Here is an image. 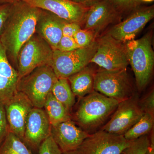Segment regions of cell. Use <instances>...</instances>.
Instances as JSON below:
<instances>
[{"label":"cell","mask_w":154,"mask_h":154,"mask_svg":"<svg viewBox=\"0 0 154 154\" xmlns=\"http://www.w3.org/2000/svg\"><path fill=\"white\" fill-rule=\"evenodd\" d=\"M97 47L95 40L89 46L72 51L53 50L51 67L58 79H68L88 65Z\"/></svg>","instance_id":"7"},{"label":"cell","mask_w":154,"mask_h":154,"mask_svg":"<svg viewBox=\"0 0 154 154\" xmlns=\"http://www.w3.org/2000/svg\"><path fill=\"white\" fill-rule=\"evenodd\" d=\"M51 135L63 153L77 150L89 134L69 120L51 127Z\"/></svg>","instance_id":"16"},{"label":"cell","mask_w":154,"mask_h":154,"mask_svg":"<svg viewBox=\"0 0 154 154\" xmlns=\"http://www.w3.org/2000/svg\"><path fill=\"white\" fill-rule=\"evenodd\" d=\"M119 15L129 14L140 7V0H108Z\"/></svg>","instance_id":"25"},{"label":"cell","mask_w":154,"mask_h":154,"mask_svg":"<svg viewBox=\"0 0 154 154\" xmlns=\"http://www.w3.org/2000/svg\"><path fill=\"white\" fill-rule=\"evenodd\" d=\"M136 94L119 102L112 117L102 128V130L113 134L124 135L143 116Z\"/></svg>","instance_id":"9"},{"label":"cell","mask_w":154,"mask_h":154,"mask_svg":"<svg viewBox=\"0 0 154 154\" xmlns=\"http://www.w3.org/2000/svg\"><path fill=\"white\" fill-rule=\"evenodd\" d=\"M154 116L144 113L139 120L123 135L127 140L131 141L150 133L153 130Z\"/></svg>","instance_id":"22"},{"label":"cell","mask_w":154,"mask_h":154,"mask_svg":"<svg viewBox=\"0 0 154 154\" xmlns=\"http://www.w3.org/2000/svg\"><path fill=\"white\" fill-rule=\"evenodd\" d=\"M62 154H79L77 150L62 153Z\"/></svg>","instance_id":"36"},{"label":"cell","mask_w":154,"mask_h":154,"mask_svg":"<svg viewBox=\"0 0 154 154\" xmlns=\"http://www.w3.org/2000/svg\"><path fill=\"white\" fill-rule=\"evenodd\" d=\"M53 54V49L50 45L34 33L19 50L17 69L19 79L38 67L51 66Z\"/></svg>","instance_id":"5"},{"label":"cell","mask_w":154,"mask_h":154,"mask_svg":"<svg viewBox=\"0 0 154 154\" xmlns=\"http://www.w3.org/2000/svg\"><path fill=\"white\" fill-rule=\"evenodd\" d=\"M81 29H82V25L79 23L67 22L63 28V35L73 37L75 34Z\"/></svg>","instance_id":"32"},{"label":"cell","mask_w":154,"mask_h":154,"mask_svg":"<svg viewBox=\"0 0 154 154\" xmlns=\"http://www.w3.org/2000/svg\"><path fill=\"white\" fill-rule=\"evenodd\" d=\"M43 108L51 127L71 120L70 113L61 103L56 99L51 92L48 96Z\"/></svg>","instance_id":"20"},{"label":"cell","mask_w":154,"mask_h":154,"mask_svg":"<svg viewBox=\"0 0 154 154\" xmlns=\"http://www.w3.org/2000/svg\"><path fill=\"white\" fill-rule=\"evenodd\" d=\"M9 132L4 103L0 102V144Z\"/></svg>","instance_id":"30"},{"label":"cell","mask_w":154,"mask_h":154,"mask_svg":"<svg viewBox=\"0 0 154 154\" xmlns=\"http://www.w3.org/2000/svg\"><path fill=\"white\" fill-rule=\"evenodd\" d=\"M67 22L49 11L41 10L36 22L35 33L56 49L63 35V28Z\"/></svg>","instance_id":"17"},{"label":"cell","mask_w":154,"mask_h":154,"mask_svg":"<svg viewBox=\"0 0 154 154\" xmlns=\"http://www.w3.org/2000/svg\"><path fill=\"white\" fill-rule=\"evenodd\" d=\"M125 45L128 60L134 73L137 86L142 91L149 83L153 71L152 34L146 33L139 39L128 42Z\"/></svg>","instance_id":"2"},{"label":"cell","mask_w":154,"mask_h":154,"mask_svg":"<svg viewBox=\"0 0 154 154\" xmlns=\"http://www.w3.org/2000/svg\"><path fill=\"white\" fill-rule=\"evenodd\" d=\"M81 99L75 118L80 126L87 130L101 125L120 102L95 91Z\"/></svg>","instance_id":"3"},{"label":"cell","mask_w":154,"mask_h":154,"mask_svg":"<svg viewBox=\"0 0 154 154\" xmlns=\"http://www.w3.org/2000/svg\"><path fill=\"white\" fill-rule=\"evenodd\" d=\"M51 126L45 111L33 107L28 115L23 141L34 149L51 134Z\"/></svg>","instance_id":"14"},{"label":"cell","mask_w":154,"mask_h":154,"mask_svg":"<svg viewBox=\"0 0 154 154\" xmlns=\"http://www.w3.org/2000/svg\"><path fill=\"white\" fill-rule=\"evenodd\" d=\"M19 80L18 72L10 63L0 41V102L4 104L17 93Z\"/></svg>","instance_id":"18"},{"label":"cell","mask_w":154,"mask_h":154,"mask_svg":"<svg viewBox=\"0 0 154 154\" xmlns=\"http://www.w3.org/2000/svg\"><path fill=\"white\" fill-rule=\"evenodd\" d=\"M19 1V0H0V4H6V3L12 4Z\"/></svg>","instance_id":"35"},{"label":"cell","mask_w":154,"mask_h":154,"mask_svg":"<svg viewBox=\"0 0 154 154\" xmlns=\"http://www.w3.org/2000/svg\"><path fill=\"white\" fill-rule=\"evenodd\" d=\"M150 135L149 145L146 154H154V134L153 130L150 133Z\"/></svg>","instance_id":"34"},{"label":"cell","mask_w":154,"mask_h":154,"mask_svg":"<svg viewBox=\"0 0 154 154\" xmlns=\"http://www.w3.org/2000/svg\"><path fill=\"white\" fill-rule=\"evenodd\" d=\"M150 142V136H143L131 140L129 145L122 151L121 154H146Z\"/></svg>","instance_id":"24"},{"label":"cell","mask_w":154,"mask_h":154,"mask_svg":"<svg viewBox=\"0 0 154 154\" xmlns=\"http://www.w3.org/2000/svg\"><path fill=\"white\" fill-rule=\"evenodd\" d=\"M38 154H62V152L54 140L51 135L41 143Z\"/></svg>","instance_id":"27"},{"label":"cell","mask_w":154,"mask_h":154,"mask_svg":"<svg viewBox=\"0 0 154 154\" xmlns=\"http://www.w3.org/2000/svg\"><path fill=\"white\" fill-rule=\"evenodd\" d=\"M4 104L9 131L23 141L26 122L34 107L33 105L25 94L19 91Z\"/></svg>","instance_id":"12"},{"label":"cell","mask_w":154,"mask_h":154,"mask_svg":"<svg viewBox=\"0 0 154 154\" xmlns=\"http://www.w3.org/2000/svg\"><path fill=\"white\" fill-rule=\"evenodd\" d=\"M95 72L93 69L88 65L68 78L75 96L82 98L94 91Z\"/></svg>","instance_id":"19"},{"label":"cell","mask_w":154,"mask_h":154,"mask_svg":"<svg viewBox=\"0 0 154 154\" xmlns=\"http://www.w3.org/2000/svg\"><path fill=\"white\" fill-rule=\"evenodd\" d=\"M139 105L144 113L154 116V91L152 90L143 99L139 100Z\"/></svg>","instance_id":"28"},{"label":"cell","mask_w":154,"mask_h":154,"mask_svg":"<svg viewBox=\"0 0 154 154\" xmlns=\"http://www.w3.org/2000/svg\"><path fill=\"white\" fill-rule=\"evenodd\" d=\"M154 17L153 5L140 7L131 13L124 21L110 28L107 33L125 44L134 39Z\"/></svg>","instance_id":"11"},{"label":"cell","mask_w":154,"mask_h":154,"mask_svg":"<svg viewBox=\"0 0 154 154\" xmlns=\"http://www.w3.org/2000/svg\"><path fill=\"white\" fill-rule=\"evenodd\" d=\"M80 48L73 37L63 36L56 49L61 51H70Z\"/></svg>","instance_id":"29"},{"label":"cell","mask_w":154,"mask_h":154,"mask_svg":"<svg viewBox=\"0 0 154 154\" xmlns=\"http://www.w3.org/2000/svg\"><path fill=\"white\" fill-rule=\"evenodd\" d=\"M51 93L70 113L75 103V96L67 79H58L53 86Z\"/></svg>","instance_id":"21"},{"label":"cell","mask_w":154,"mask_h":154,"mask_svg":"<svg viewBox=\"0 0 154 154\" xmlns=\"http://www.w3.org/2000/svg\"><path fill=\"white\" fill-rule=\"evenodd\" d=\"M73 38L80 48L89 46L95 40V36L93 32L82 28L77 32Z\"/></svg>","instance_id":"26"},{"label":"cell","mask_w":154,"mask_h":154,"mask_svg":"<svg viewBox=\"0 0 154 154\" xmlns=\"http://www.w3.org/2000/svg\"><path fill=\"white\" fill-rule=\"evenodd\" d=\"M30 5L49 11L68 22L82 25L89 8L71 0H22Z\"/></svg>","instance_id":"13"},{"label":"cell","mask_w":154,"mask_h":154,"mask_svg":"<svg viewBox=\"0 0 154 154\" xmlns=\"http://www.w3.org/2000/svg\"><path fill=\"white\" fill-rule=\"evenodd\" d=\"M0 154H33L18 137L9 132L0 144Z\"/></svg>","instance_id":"23"},{"label":"cell","mask_w":154,"mask_h":154,"mask_svg":"<svg viewBox=\"0 0 154 154\" xmlns=\"http://www.w3.org/2000/svg\"><path fill=\"white\" fill-rule=\"evenodd\" d=\"M97 49L90 63L107 70L125 69L129 64L125 44L106 33L96 40Z\"/></svg>","instance_id":"8"},{"label":"cell","mask_w":154,"mask_h":154,"mask_svg":"<svg viewBox=\"0 0 154 154\" xmlns=\"http://www.w3.org/2000/svg\"><path fill=\"white\" fill-rule=\"evenodd\" d=\"M73 2L81 4L87 8H89L102 0H71Z\"/></svg>","instance_id":"33"},{"label":"cell","mask_w":154,"mask_h":154,"mask_svg":"<svg viewBox=\"0 0 154 154\" xmlns=\"http://www.w3.org/2000/svg\"><path fill=\"white\" fill-rule=\"evenodd\" d=\"M41 9L22 0L12 4L11 12L2 30L0 41L10 63L17 69L19 50L35 33L36 22Z\"/></svg>","instance_id":"1"},{"label":"cell","mask_w":154,"mask_h":154,"mask_svg":"<svg viewBox=\"0 0 154 154\" xmlns=\"http://www.w3.org/2000/svg\"><path fill=\"white\" fill-rule=\"evenodd\" d=\"M131 141L123 135L101 130L90 134L77 150L79 154H121Z\"/></svg>","instance_id":"10"},{"label":"cell","mask_w":154,"mask_h":154,"mask_svg":"<svg viewBox=\"0 0 154 154\" xmlns=\"http://www.w3.org/2000/svg\"><path fill=\"white\" fill-rule=\"evenodd\" d=\"M142 2H153L154 0H140Z\"/></svg>","instance_id":"37"},{"label":"cell","mask_w":154,"mask_h":154,"mask_svg":"<svg viewBox=\"0 0 154 154\" xmlns=\"http://www.w3.org/2000/svg\"><path fill=\"white\" fill-rule=\"evenodd\" d=\"M119 16L108 0H102L88 8L82 27L93 32L96 38Z\"/></svg>","instance_id":"15"},{"label":"cell","mask_w":154,"mask_h":154,"mask_svg":"<svg viewBox=\"0 0 154 154\" xmlns=\"http://www.w3.org/2000/svg\"><path fill=\"white\" fill-rule=\"evenodd\" d=\"M57 79L51 66H42L19 79L17 91L25 94L33 107L43 108Z\"/></svg>","instance_id":"4"},{"label":"cell","mask_w":154,"mask_h":154,"mask_svg":"<svg viewBox=\"0 0 154 154\" xmlns=\"http://www.w3.org/2000/svg\"><path fill=\"white\" fill-rule=\"evenodd\" d=\"M12 4H0V33L2 30L8 18Z\"/></svg>","instance_id":"31"},{"label":"cell","mask_w":154,"mask_h":154,"mask_svg":"<svg viewBox=\"0 0 154 154\" xmlns=\"http://www.w3.org/2000/svg\"><path fill=\"white\" fill-rule=\"evenodd\" d=\"M94 90L121 102L134 94L126 69L107 70L101 68L95 72Z\"/></svg>","instance_id":"6"}]
</instances>
